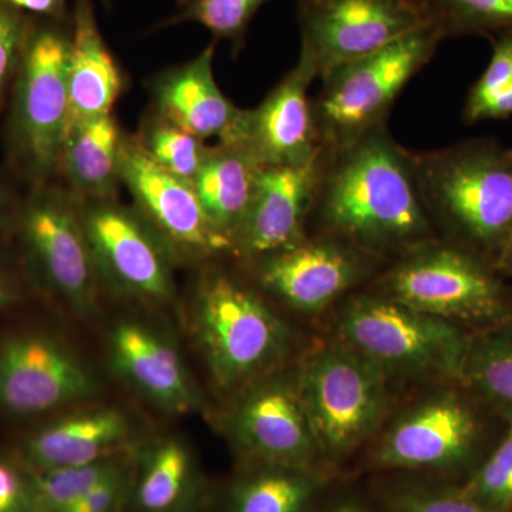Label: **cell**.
Wrapping results in <instances>:
<instances>
[{
  "label": "cell",
  "mask_w": 512,
  "mask_h": 512,
  "mask_svg": "<svg viewBox=\"0 0 512 512\" xmlns=\"http://www.w3.org/2000/svg\"><path fill=\"white\" fill-rule=\"evenodd\" d=\"M13 231L29 284L77 318H94L103 285L80 201L47 184L33 187L19 204Z\"/></svg>",
  "instance_id": "7"
},
{
  "label": "cell",
  "mask_w": 512,
  "mask_h": 512,
  "mask_svg": "<svg viewBox=\"0 0 512 512\" xmlns=\"http://www.w3.org/2000/svg\"><path fill=\"white\" fill-rule=\"evenodd\" d=\"M373 292L458 326L487 329L512 318V288L503 272L440 238L394 259L376 276Z\"/></svg>",
  "instance_id": "4"
},
{
  "label": "cell",
  "mask_w": 512,
  "mask_h": 512,
  "mask_svg": "<svg viewBox=\"0 0 512 512\" xmlns=\"http://www.w3.org/2000/svg\"><path fill=\"white\" fill-rule=\"evenodd\" d=\"M493 53L483 74L471 86L464 103L467 124L512 117V35L491 39Z\"/></svg>",
  "instance_id": "30"
},
{
  "label": "cell",
  "mask_w": 512,
  "mask_h": 512,
  "mask_svg": "<svg viewBox=\"0 0 512 512\" xmlns=\"http://www.w3.org/2000/svg\"><path fill=\"white\" fill-rule=\"evenodd\" d=\"M205 483L197 458L180 437L140 444L127 512H204Z\"/></svg>",
  "instance_id": "22"
},
{
  "label": "cell",
  "mask_w": 512,
  "mask_h": 512,
  "mask_svg": "<svg viewBox=\"0 0 512 512\" xmlns=\"http://www.w3.org/2000/svg\"><path fill=\"white\" fill-rule=\"evenodd\" d=\"M318 79L311 64L299 57L258 107L242 110L227 141L237 144L261 165H299L322 153L309 87Z\"/></svg>",
  "instance_id": "18"
},
{
  "label": "cell",
  "mask_w": 512,
  "mask_h": 512,
  "mask_svg": "<svg viewBox=\"0 0 512 512\" xmlns=\"http://www.w3.org/2000/svg\"><path fill=\"white\" fill-rule=\"evenodd\" d=\"M214 46L192 62L164 74L156 84L158 117L205 141L227 143L242 110L222 94L212 72Z\"/></svg>",
  "instance_id": "21"
},
{
  "label": "cell",
  "mask_w": 512,
  "mask_h": 512,
  "mask_svg": "<svg viewBox=\"0 0 512 512\" xmlns=\"http://www.w3.org/2000/svg\"><path fill=\"white\" fill-rule=\"evenodd\" d=\"M19 204H15L10 192L0 184V234L13 231Z\"/></svg>",
  "instance_id": "40"
},
{
  "label": "cell",
  "mask_w": 512,
  "mask_h": 512,
  "mask_svg": "<svg viewBox=\"0 0 512 512\" xmlns=\"http://www.w3.org/2000/svg\"><path fill=\"white\" fill-rule=\"evenodd\" d=\"M106 350L114 375L160 412L185 416L204 407L174 340L153 323L140 318L114 320Z\"/></svg>",
  "instance_id": "17"
},
{
  "label": "cell",
  "mask_w": 512,
  "mask_h": 512,
  "mask_svg": "<svg viewBox=\"0 0 512 512\" xmlns=\"http://www.w3.org/2000/svg\"><path fill=\"white\" fill-rule=\"evenodd\" d=\"M392 512H491L471 500L461 488L429 484H404L384 494Z\"/></svg>",
  "instance_id": "34"
},
{
  "label": "cell",
  "mask_w": 512,
  "mask_h": 512,
  "mask_svg": "<svg viewBox=\"0 0 512 512\" xmlns=\"http://www.w3.org/2000/svg\"><path fill=\"white\" fill-rule=\"evenodd\" d=\"M103 383L76 349L52 330L26 326L0 333V414L42 421L96 402Z\"/></svg>",
  "instance_id": "10"
},
{
  "label": "cell",
  "mask_w": 512,
  "mask_h": 512,
  "mask_svg": "<svg viewBox=\"0 0 512 512\" xmlns=\"http://www.w3.org/2000/svg\"><path fill=\"white\" fill-rule=\"evenodd\" d=\"M301 59L318 79L427 25L414 0H296Z\"/></svg>",
  "instance_id": "12"
},
{
  "label": "cell",
  "mask_w": 512,
  "mask_h": 512,
  "mask_svg": "<svg viewBox=\"0 0 512 512\" xmlns=\"http://www.w3.org/2000/svg\"><path fill=\"white\" fill-rule=\"evenodd\" d=\"M29 281L0 256V313L13 311L26 301Z\"/></svg>",
  "instance_id": "38"
},
{
  "label": "cell",
  "mask_w": 512,
  "mask_h": 512,
  "mask_svg": "<svg viewBox=\"0 0 512 512\" xmlns=\"http://www.w3.org/2000/svg\"><path fill=\"white\" fill-rule=\"evenodd\" d=\"M80 211L103 288L153 308H173L175 254L146 218L113 200L80 201Z\"/></svg>",
  "instance_id": "11"
},
{
  "label": "cell",
  "mask_w": 512,
  "mask_h": 512,
  "mask_svg": "<svg viewBox=\"0 0 512 512\" xmlns=\"http://www.w3.org/2000/svg\"><path fill=\"white\" fill-rule=\"evenodd\" d=\"M500 271L504 275L512 276V231L507 247H505L503 258H501Z\"/></svg>",
  "instance_id": "41"
},
{
  "label": "cell",
  "mask_w": 512,
  "mask_h": 512,
  "mask_svg": "<svg viewBox=\"0 0 512 512\" xmlns=\"http://www.w3.org/2000/svg\"><path fill=\"white\" fill-rule=\"evenodd\" d=\"M69 92L70 123L111 114L123 92V74L100 35L92 0L74 2Z\"/></svg>",
  "instance_id": "23"
},
{
  "label": "cell",
  "mask_w": 512,
  "mask_h": 512,
  "mask_svg": "<svg viewBox=\"0 0 512 512\" xmlns=\"http://www.w3.org/2000/svg\"><path fill=\"white\" fill-rule=\"evenodd\" d=\"M424 208L444 241L500 269L512 231V153L494 138L413 151Z\"/></svg>",
  "instance_id": "2"
},
{
  "label": "cell",
  "mask_w": 512,
  "mask_h": 512,
  "mask_svg": "<svg viewBox=\"0 0 512 512\" xmlns=\"http://www.w3.org/2000/svg\"><path fill=\"white\" fill-rule=\"evenodd\" d=\"M137 448L120 456L79 467L33 468L37 511L62 512L101 481L127 466Z\"/></svg>",
  "instance_id": "29"
},
{
  "label": "cell",
  "mask_w": 512,
  "mask_h": 512,
  "mask_svg": "<svg viewBox=\"0 0 512 512\" xmlns=\"http://www.w3.org/2000/svg\"><path fill=\"white\" fill-rule=\"evenodd\" d=\"M70 39L53 25L33 26L13 82L9 120L10 160L33 187L59 173L69 131Z\"/></svg>",
  "instance_id": "8"
},
{
  "label": "cell",
  "mask_w": 512,
  "mask_h": 512,
  "mask_svg": "<svg viewBox=\"0 0 512 512\" xmlns=\"http://www.w3.org/2000/svg\"><path fill=\"white\" fill-rule=\"evenodd\" d=\"M10 8L28 10L36 15L55 20H64L67 16L66 0H3Z\"/></svg>",
  "instance_id": "39"
},
{
  "label": "cell",
  "mask_w": 512,
  "mask_h": 512,
  "mask_svg": "<svg viewBox=\"0 0 512 512\" xmlns=\"http://www.w3.org/2000/svg\"><path fill=\"white\" fill-rule=\"evenodd\" d=\"M387 377L340 340L306 357L295 380L322 457L340 460L376 433L389 402Z\"/></svg>",
  "instance_id": "9"
},
{
  "label": "cell",
  "mask_w": 512,
  "mask_h": 512,
  "mask_svg": "<svg viewBox=\"0 0 512 512\" xmlns=\"http://www.w3.org/2000/svg\"><path fill=\"white\" fill-rule=\"evenodd\" d=\"M325 512H367L362 504L356 503V501H348V503H340L330 510Z\"/></svg>",
  "instance_id": "42"
},
{
  "label": "cell",
  "mask_w": 512,
  "mask_h": 512,
  "mask_svg": "<svg viewBox=\"0 0 512 512\" xmlns=\"http://www.w3.org/2000/svg\"><path fill=\"white\" fill-rule=\"evenodd\" d=\"M121 183L133 195L137 211L175 255L232 254L231 245L212 228L192 184L154 163L137 138L124 143Z\"/></svg>",
  "instance_id": "16"
},
{
  "label": "cell",
  "mask_w": 512,
  "mask_h": 512,
  "mask_svg": "<svg viewBox=\"0 0 512 512\" xmlns=\"http://www.w3.org/2000/svg\"><path fill=\"white\" fill-rule=\"evenodd\" d=\"M137 140L154 163L190 184L194 183L208 151L200 138L160 117L148 123L144 136Z\"/></svg>",
  "instance_id": "31"
},
{
  "label": "cell",
  "mask_w": 512,
  "mask_h": 512,
  "mask_svg": "<svg viewBox=\"0 0 512 512\" xmlns=\"http://www.w3.org/2000/svg\"><path fill=\"white\" fill-rule=\"evenodd\" d=\"M461 384L512 420V325L507 320L471 336Z\"/></svg>",
  "instance_id": "27"
},
{
  "label": "cell",
  "mask_w": 512,
  "mask_h": 512,
  "mask_svg": "<svg viewBox=\"0 0 512 512\" xmlns=\"http://www.w3.org/2000/svg\"><path fill=\"white\" fill-rule=\"evenodd\" d=\"M510 148H511V153H512V147H510Z\"/></svg>",
  "instance_id": "43"
},
{
  "label": "cell",
  "mask_w": 512,
  "mask_h": 512,
  "mask_svg": "<svg viewBox=\"0 0 512 512\" xmlns=\"http://www.w3.org/2000/svg\"><path fill=\"white\" fill-rule=\"evenodd\" d=\"M268 0H185L174 22H195L217 39L242 43L255 13Z\"/></svg>",
  "instance_id": "33"
},
{
  "label": "cell",
  "mask_w": 512,
  "mask_h": 512,
  "mask_svg": "<svg viewBox=\"0 0 512 512\" xmlns=\"http://www.w3.org/2000/svg\"><path fill=\"white\" fill-rule=\"evenodd\" d=\"M0 512H39L33 468L16 447L0 448Z\"/></svg>",
  "instance_id": "35"
},
{
  "label": "cell",
  "mask_w": 512,
  "mask_h": 512,
  "mask_svg": "<svg viewBox=\"0 0 512 512\" xmlns=\"http://www.w3.org/2000/svg\"><path fill=\"white\" fill-rule=\"evenodd\" d=\"M382 259L328 235L306 234L252 262L256 284L295 311L318 313L376 276Z\"/></svg>",
  "instance_id": "13"
},
{
  "label": "cell",
  "mask_w": 512,
  "mask_h": 512,
  "mask_svg": "<svg viewBox=\"0 0 512 512\" xmlns=\"http://www.w3.org/2000/svg\"><path fill=\"white\" fill-rule=\"evenodd\" d=\"M503 439L473 476L460 487L485 510L512 512V420Z\"/></svg>",
  "instance_id": "32"
},
{
  "label": "cell",
  "mask_w": 512,
  "mask_h": 512,
  "mask_svg": "<svg viewBox=\"0 0 512 512\" xmlns=\"http://www.w3.org/2000/svg\"><path fill=\"white\" fill-rule=\"evenodd\" d=\"M227 426L232 443L248 463L318 468L322 454L295 376L272 373L242 390Z\"/></svg>",
  "instance_id": "15"
},
{
  "label": "cell",
  "mask_w": 512,
  "mask_h": 512,
  "mask_svg": "<svg viewBox=\"0 0 512 512\" xmlns=\"http://www.w3.org/2000/svg\"><path fill=\"white\" fill-rule=\"evenodd\" d=\"M322 153L305 164L262 165L235 255L252 264L306 237Z\"/></svg>",
  "instance_id": "20"
},
{
  "label": "cell",
  "mask_w": 512,
  "mask_h": 512,
  "mask_svg": "<svg viewBox=\"0 0 512 512\" xmlns=\"http://www.w3.org/2000/svg\"><path fill=\"white\" fill-rule=\"evenodd\" d=\"M30 29L32 23L22 12L10 8L0 0V106L5 100L10 83L15 82Z\"/></svg>",
  "instance_id": "36"
},
{
  "label": "cell",
  "mask_w": 512,
  "mask_h": 512,
  "mask_svg": "<svg viewBox=\"0 0 512 512\" xmlns=\"http://www.w3.org/2000/svg\"><path fill=\"white\" fill-rule=\"evenodd\" d=\"M190 330L212 379L227 393L279 372L291 349L289 329L261 293L221 269L198 281Z\"/></svg>",
  "instance_id": "3"
},
{
  "label": "cell",
  "mask_w": 512,
  "mask_h": 512,
  "mask_svg": "<svg viewBox=\"0 0 512 512\" xmlns=\"http://www.w3.org/2000/svg\"><path fill=\"white\" fill-rule=\"evenodd\" d=\"M134 458L136 453L127 466L101 481L62 512H127L133 484Z\"/></svg>",
  "instance_id": "37"
},
{
  "label": "cell",
  "mask_w": 512,
  "mask_h": 512,
  "mask_svg": "<svg viewBox=\"0 0 512 512\" xmlns=\"http://www.w3.org/2000/svg\"><path fill=\"white\" fill-rule=\"evenodd\" d=\"M138 446L133 416L119 406L96 400L37 421L16 450L29 466L46 470L86 466Z\"/></svg>",
  "instance_id": "19"
},
{
  "label": "cell",
  "mask_w": 512,
  "mask_h": 512,
  "mask_svg": "<svg viewBox=\"0 0 512 512\" xmlns=\"http://www.w3.org/2000/svg\"><path fill=\"white\" fill-rule=\"evenodd\" d=\"M483 420L454 390H440L397 417L377 444L379 466L403 470L453 471L476 457Z\"/></svg>",
  "instance_id": "14"
},
{
  "label": "cell",
  "mask_w": 512,
  "mask_h": 512,
  "mask_svg": "<svg viewBox=\"0 0 512 512\" xmlns=\"http://www.w3.org/2000/svg\"><path fill=\"white\" fill-rule=\"evenodd\" d=\"M323 484L319 468L247 461L229 485L224 512H308Z\"/></svg>",
  "instance_id": "26"
},
{
  "label": "cell",
  "mask_w": 512,
  "mask_h": 512,
  "mask_svg": "<svg viewBox=\"0 0 512 512\" xmlns=\"http://www.w3.org/2000/svg\"><path fill=\"white\" fill-rule=\"evenodd\" d=\"M124 143L126 138L111 114L70 123L60 153L59 173L77 200H113L121 183Z\"/></svg>",
  "instance_id": "24"
},
{
  "label": "cell",
  "mask_w": 512,
  "mask_h": 512,
  "mask_svg": "<svg viewBox=\"0 0 512 512\" xmlns=\"http://www.w3.org/2000/svg\"><path fill=\"white\" fill-rule=\"evenodd\" d=\"M427 25L448 37L512 35V0H414Z\"/></svg>",
  "instance_id": "28"
},
{
  "label": "cell",
  "mask_w": 512,
  "mask_h": 512,
  "mask_svg": "<svg viewBox=\"0 0 512 512\" xmlns=\"http://www.w3.org/2000/svg\"><path fill=\"white\" fill-rule=\"evenodd\" d=\"M336 330L387 376L440 382H461L473 336L373 291L346 299Z\"/></svg>",
  "instance_id": "5"
},
{
  "label": "cell",
  "mask_w": 512,
  "mask_h": 512,
  "mask_svg": "<svg viewBox=\"0 0 512 512\" xmlns=\"http://www.w3.org/2000/svg\"><path fill=\"white\" fill-rule=\"evenodd\" d=\"M262 165L237 144L208 147L192 187L212 228L231 245L247 217Z\"/></svg>",
  "instance_id": "25"
},
{
  "label": "cell",
  "mask_w": 512,
  "mask_h": 512,
  "mask_svg": "<svg viewBox=\"0 0 512 512\" xmlns=\"http://www.w3.org/2000/svg\"><path fill=\"white\" fill-rule=\"evenodd\" d=\"M443 40L436 29L424 26L322 77L312 110L323 150H339L387 126L397 97Z\"/></svg>",
  "instance_id": "6"
},
{
  "label": "cell",
  "mask_w": 512,
  "mask_h": 512,
  "mask_svg": "<svg viewBox=\"0 0 512 512\" xmlns=\"http://www.w3.org/2000/svg\"><path fill=\"white\" fill-rule=\"evenodd\" d=\"M311 221L315 234L382 261L439 238L421 200L413 151L387 126L339 150H323Z\"/></svg>",
  "instance_id": "1"
}]
</instances>
